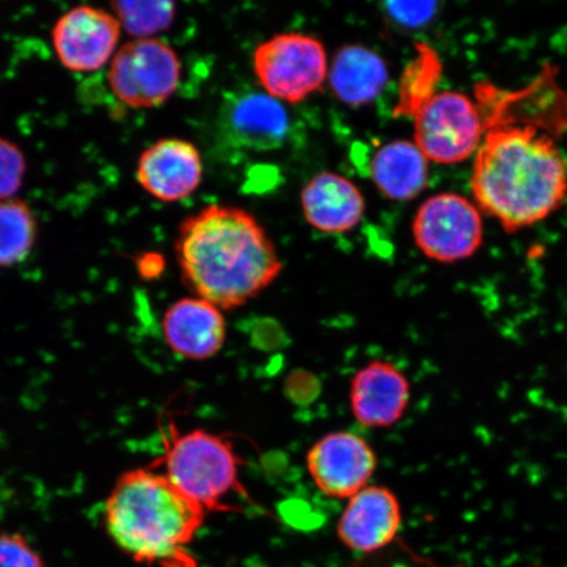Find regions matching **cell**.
I'll return each mask as SVG.
<instances>
[{
  "mask_svg": "<svg viewBox=\"0 0 567 567\" xmlns=\"http://www.w3.org/2000/svg\"><path fill=\"white\" fill-rule=\"evenodd\" d=\"M436 2H390L385 4V12L390 20L403 28H421L437 12Z\"/></svg>",
  "mask_w": 567,
  "mask_h": 567,
  "instance_id": "cell-22",
  "label": "cell"
},
{
  "mask_svg": "<svg viewBox=\"0 0 567 567\" xmlns=\"http://www.w3.org/2000/svg\"><path fill=\"white\" fill-rule=\"evenodd\" d=\"M221 130L234 146L254 152L279 148L289 133V116L281 102L264 92H238L221 106Z\"/></svg>",
  "mask_w": 567,
  "mask_h": 567,
  "instance_id": "cell-12",
  "label": "cell"
},
{
  "mask_svg": "<svg viewBox=\"0 0 567 567\" xmlns=\"http://www.w3.org/2000/svg\"><path fill=\"white\" fill-rule=\"evenodd\" d=\"M27 172L23 152L13 142L0 138V202L18 194Z\"/></svg>",
  "mask_w": 567,
  "mask_h": 567,
  "instance_id": "cell-21",
  "label": "cell"
},
{
  "mask_svg": "<svg viewBox=\"0 0 567 567\" xmlns=\"http://www.w3.org/2000/svg\"><path fill=\"white\" fill-rule=\"evenodd\" d=\"M321 41L302 33H281L254 53V71L266 94L279 102L300 103L322 89L329 78Z\"/></svg>",
  "mask_w": 567,
  "mask_h": 567,
  "instance_id": "cell-5",
  "label": "cell"
},
{
  "mask_svg": "<svg viewBox=\"0 0 567 567\" xmlns=\"http://www.w3.org/2000/svg\"><path fill=\"white\" fill-rule=\"evenodd\" d=\"M370 174L375 186L390 200L409 202L427 187L429 159L415 142L392 141L374 153Z\"/></svg>",
  "mask_w": 567,
  "mask_h": 567,
  "instance_id": "cell-17",
  "label": "cell"
},
{
  "mask_svg": "<svg viewBox=\"0 0 567 567\" xmlns=\"http://www.w3.org/2000/svg\"><path fill=\"white\" fill-rule=\"evenodd\" d=\"M140 272L146 276L147 279L157 276L163 268V260L159 255L147 254L138 261Z\"/></svg>",
  "mask_w": 567,
  "mask_h": 567,
  "instance_id": "cell-24",
  "label": "cell"
},
{
  "mask_svg": "<svg viewBox=\"0 0 567 567\" xmlns=\"http://www.w3.org/2000/svg\"><path fill=\"white\" fill-rule=\"evenodd\" d=\"M402 526L399 498L386 486L368 485L347 501L337 534L344 547L360 553L384 549Z\"/></svg>",
  "mask_w": 567,
  "mask_h": 567,
  "instance_id": "cell-11",
  "label": "cell"
},
{
  "mask_svg": "<svg viewBox=\"0 0 567 567\" xmlns=\"http://www.w3.org/2000/svg\"><path fill=\"white\" fill-rule=\"evenodd\" d=\"M303 216L315 229L339 234L350 231L365 212L363 194L344 176L318 174L301 193Z\"/></svg>",
  "mask_w": 567,
  "mask_h": 567,
  "instance_id": "cell-16",
  "label": "cell"
},
{
  "mask_svg": "<svg viewBox=\"0 0 567 567\" xmlns=\"http://www.w3.org/2000/svg\"><path fill=\"white\" fill-rule=\"evenodd\" d=\"M0 567H44L23 536L0 535Z\"/></svg>",
  "mask_w": 567,
  "mask_h": 567,
  "instance_id": "cell-23",
  "label": "cell"
},
{
  "mask_svg": "<svg viewBox=\"0 0 567 567\" xmlns=\"http://www.w3.org/2000/svg\"><path fill=\"white\" fill-rule=\"evenodd\" d=\"M113 13L94 6H78L56 20L52 42L63 68L74 73H94L110 63L122 35Z\"/></svg>",
  "mask_w": 567,
  "mask_h": 567,
  "instance_id": "cell-10",
  "label": "cell"
},
{
  "mask_svg": "<svg viewBox=\"0 0 567 567\" xmlns=\"http://www.w3.org/2000/svg\"><path fill=\"white\" fill-rule=\"evenodd\" d=\"M240 460L223 436L205 430L175 434L165 443V453L153 466L163 467L172 484L205 513L231 509L233 495L244 494L239 480Z\"/></svg>",
  "mask_w": 567,
  "mask_h": 567,
  "instance_id": "cell-4",
  "label": "cell"
},
{
  "mask_svg": "<svg viewBox=\"0 0 567 567\" xmlns=\"http://www.w3.org/2000/svg\"><path fill=\"white\" fill-rule=\"evenodd\" d=\"M112 9L120 25L134 40L154 39L155 34L168 30L176 13L173 2H115Z\"/></svg>",
  "mask_w": 567,
  "mask_h": 567,
  "instance_id": "cell-20",
  "label": "cell"
},
{
  "mask_svg": "<svg viewBox=\"0 0 567 567\" xmlns=\"http://www.w3.org/2000/svg\"><path fill=\"white\" fill-rule=\"evenodd\" d=\"M112 94L134 110H148L166 103L175 94L182 63L174 49L158 39L126 42L110 62Z\"/></svg>",
  "mask_w": 567,
  "mask_h": 567,
  "instance_id": "cell-6",
  "label": "cell"
},
{
  "mask_svg": "<svg viewBox=\"0 0 567 567\" xmlns=\"http://www.w3.org/2000/svg\"><path fill=\"white\" fill-rule=\"evenodd\" d=\"M415 116V145L425 158L453 165L477 153L486 133L478 104L456 91L439 92Z\"/></svg>",
  "mask_w": 567,
  "mask_h": 567,
  "instance_id": "cell-7",
  "label": "cell"
},
{
  "mask_svg": "<svg viewBox=\"0 0 567 567\" xmlns=\"http://www.w3.org/2000/svg\"><path fill=\"white\" fill-rule=\"evenodd\" d=\"M413 236L429 259L456 264L480 250L484 223L476 204L457 194H441L427 198L417 209Z\"/></svg>",
  "mask_w": 567,
  "mask_h": 567,
  "instance_id": "cell-8",
  "label": "cell"
},
{
  "mask_svg": "<svg viewBox=\"0 0 567 567\" xmlns=\"http://www.w3.org/2000/svg\"><path fill=\"white\" fill-rule=\"evenodd\" d=\"M332 91L340 102L351 106L370 104L389 81L386 62L363 45L340 48L329 69Z\"/></svg>",
  "mask_w": 567,
  "mask_h": 567,
  "instance_id": "cell-18",
  "label": "cell"
},
{
  "mask_svg": "<svg viewBox=\"0 0 567 567\" xmlns=\"http://www.w3.org/2000/svg\"><path fill=\"white\" fill-rule=\"evenodd\" d=\"M202 179V155L188 141L161 140L138 159L140 186L161 202L183 200L195 193Z\"/></svg>",
  "mask_w": 567,
  "mask_h": 567,
  "instance_id": "cell-14",
  "label": "cell"
},
{
  "mask_svg": "<svg viewBox=\"0 0 567 567\" xmlns=\"http://www.w3.org/2000/svg\"><path fill=\"white\" fill-rule=\"evenodd\" d=\"M410 399L406 374L390 361L373 360L351 380L352 415L364 427H392L405 415Z\"/></svg>",
  "mask_w": 567,
  "mask_h": 567,
  "instance_id": "cell-13",
  "label": "cell"
},
{
  "mask_svg": "<svg viewBox=\"0 0 567 567\" xmlns=\"http://www.w3.org/2000/svg\"><path fill=\"white\" fill-rule=\"evenodd\" d=\"M204 512L155 467L120 476L105 503V527L134 561L158 567H196L189 551Z\"/></svg>",
  "mask_w": 567,
  "mask_h": 567,
  "instance_id": "cell-3",
  "label": "cell"
},
{
  "mask_svg": "<svg viewBox=\"0 0 567 567\" xmlns=\"http://www.w3.org/2000/svg\"><path fill=\"white\" fill-rule=\"evenodd\" d=\"M189 290L218 309L244 307L282 271L278 250L250 213L209 205L184 219L175 243Z\"/></svg>",
  "mask_w": 567,
  "mask_h": 567,
  "instance_id": "cell-1",
  "label": "cell"
},
{
  "mask_svg": "<svg viewBox=\"0 0 567 567\" xmlns=\"http://www.w3.org/2000/svg\"><path fill=\"white\" fill-rule=\"evenodd\" d=\"M307 470L323 495L349 501L371 485L378 456L363 436L351 431H334L311 445Z\"/></svg>",
  "mask_w": 567,
  "mask_h": 567,
  "instance_id": "cell-9",
  "label": "cell"
},
{
  "mask_svg": "<svg viewBox=\"0 0 567 567\" xmlns=\"http://www.w3.org/2000/svg\"><path fill=\"white\" fill-rule=\"evenodd\" d=\"M163 337L176 354L187 360L215 358L226 340L224 311L215 305L189 297L176 301L162 322Z\"/></svg>",
  "mask_w": 567,
  "mask_h": 567,
  "instance_id": "cell-15",
  "label": "cell"
},
{
  "mask_svg": "<svg viewBox=\"0 0 567 567\" xmlns=\"http://www.w3.org/2000/svg\"><path fill=\"white\" fill-rule=\"evenodd\" d=\"M38 233V221L24 202L18 198L0 202V267H12L25 260Z\"/></svg>",
  "mask_w": 567,
  "mask_h": 567,
  "instance_id": "cell-19",
  "label": "cell"
},
{
  "mask_svg": "<svg viewBox=\"0 0 567 567\" xmlns=\"http://www.w3.org/2000/svg\"><path fill=\"white\" fill-rule=\"evenodd\" d=\"M471 187L478 209L516 233L563 207L567 165L549 133L534 125H496L476 153Z\"/></svg>",
  "mask_w": 567,
  "mask_h": 567,
  "instance_id": "cell-2",
  "label": "cell"
}]
</instances>
